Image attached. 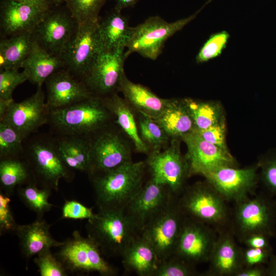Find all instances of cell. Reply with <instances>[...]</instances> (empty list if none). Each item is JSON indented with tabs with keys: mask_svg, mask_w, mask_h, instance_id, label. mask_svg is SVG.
Returning a JSON list of instances; mask_svg holds the SVG:
<instances>
[{
	"mask_svg": "<svg viewBox=\"0 0 276 276\" xmlns=\"http://www.w3.org/2000/svg\"><path fill=\"white\" fill-rule=\"evenodd\" d=\"M32 44L30 33L3 38L0 42V71L21 68Z\"/></svg>",
	"mask_w": 276,
	"mask_h": 276,
	"instance_id": "cell-31",
	"label": "cell"
},
{
	"mask_svg": "<svg viewBox=\"0 0 276 276\" xmlns=\"http://www.w3.org/2000/svg\"><path fill=\"white\" fill-rule=\"evenodd\" d=\"M267 275L266 267L262 265L244 267L236 276H264Z\"/></svg>",
	"mask_w": 276,
	"mask_h": 276,
	"instance_id": "cell-48",
	"label": "cell"
},
{
	"mask_svg": "<svg viewBox=\"0 0 276 276\" xmlns=\"http://www.w3.org/2000/svg\"><path fill=\"white\" fill-rule=\"evenodd\" d=\"M138 130L142 140L157 150L167 143L169 137L161 126L152 118L139 113Z\"/></svg>",
	"mask_w": 276,
	"mask_h": 276,
	"instance_id": "cell-36",
	"label": "cell"
},
{
	"mask_svg": "<svg viewBox=\"0 0 276 276\" xmlns=\"http://www.w3.org/2000/svg\"><path fill=\"white\" fill-rule=\"evenodd\" d=\"M88 237L109 257H122L140 232L124 210L100 209L86 224Z\"/></svg>",
	"mask_w": 276,
	"mask_h": 276,
	"instance_id": "cell-3",
	"label": "cell"
},
{
	"mask_svg": "<svg viewBox=\"0 0 276 276\" xmlns=\"http://www.w3.org/2000/svg\"><path fill=\"white\" fill-rule=\"evenodd\" d=\"M194 130L204 140L220 148L228 149L226 141V121H223L206 129Z\"/></svg>",
	"mask_w": 276,
	"mask_h": 276,
	"instance_id": "cell-43",
	"label": "cell"
},
{
	"mask_svg": "<svg viewBox=\"0 0 276 276\" xmlns=\"http://www.w3.org/2000/svg\"><path fill=\"white\" fill-rule=\"evenodd\" d=\"M78 28V24L70 12L50 9L31 34V37L49 53L61 56Z\"/></svg>",
	"mask_w": 276,
	"mask_h": 276,
	"instance_id": "cell-14",
	"label": "cell"
},
{
	"mask_svg": "<svg viewBox=\"0 0 276 276\" xmlns=\"http://www.w3.org/2000/svg\"><path fill=\"white\" fill-rule=\"evenodd\" d=\"M51 190L38 188L35 183L30 182L19 188L18 193L23 203L39 216L50 211L53 205L49 202Z\"/></svg>",
	"mask_w": 276,
	"mask_h": 276,
	"instance_id": "cell-34",
	"label": "cell"
},
{
	"mask_svg": "<svg viewBox=\"0 0 276 276\" xmlns=\"http://www.w3.org/2000/svg\"><path fill=\"white\" fill-rule=\"evenodd\" d=\"M257 164L260 180L269 194L276 197V154L261 157Z\"/></svg>",
	"mask_w": 276,
	"mask_h": 276,
	"instance_id": "cell-40",
	"label": "cell"
},
{
	"mask_svg": "<svg viewBox=\"0 0 276 276\" xmlns=\"http://www.w3.org/2000/svg\"><path fill=\"white\" fill-rule=\"evenodd\" d=\"M197 273L194 265L173 255L158 264L153 276H192Z\"/></svg>",
	"mask_w": 276,
	"mask_h": 276,
	"instance_id": "cell-39",
	"label": "cell"
},
{
	"mask_svg": "<svg viewBox=\"0 0 276 276\" xmlns=\"http://www.w3.org/2000/svg\"><path fill=\"white\" fill-rule=\"evenodd\" d=\"M105 129L99 131L93 139H89L88 173L92 177L131 161L128 144L118 133Z\"/></svg>",
	"mask_w": 276,
	"mask_h": 276,
	"instance_id": "cell-15",
	"label": "cell"
},
{
	"mask_svg": "<svg viewBox=\"0 0 276 276\" xmlns=\"http://www.w3.org/2000/svg\"><path fill=\"white\" fill-rule=\"evenodd\" d=\"M146 165L152 177L166 186L174 196H180L190 175L188 163L180 152L178 139H172L170 146L163 151L153 150Z\"/></svg>",
	"mask_w": 276,
	"mask_h": 276,
	"instance_id": "cell-10",
	"label": "cell"
},
{
	"mask_svg": "<svg viewBox=\"0 0 276 276\" xmlns=\"http://www.w3.org/2000/svg\"><path fill=\"white\" fill-rule=\"evenodd\" d=\"M107 0H64L71 14L81 24L99 20L100 11Z\"/></svg>",
	"mask_w": 276,
	"mask_h": 276,
	"instance_id": "cell-35",
	"label": "cell"
},
{
	"mask_svg": "<svg viewBox=\"0 0 276 276\" xmlns=\"http://www.w3.org/2000/svg\"><path fill=\"white\" fill-rule=\"evenodd\" d=\"M14 101L13 99H4L0 98V120L4 116L11 104Z\"/></svg>",
	"mask_w": 276,
	"mask_h": 276,
	"instance_id": "cell-52",
	"label": "cell"
},
{
	"mask_svg": "<svg viewBox=\"0 0 276 276\" xmlns=\"http://www.w3.org/2000/svg\"><path fill=\"white\" fill-rule=\"evenodd\" d=\"M178 199V197H174L140 234L153 247L159 263L174 254L186 218L179 206Z\"/></svg>",
	"mask_w": 276,
	"mask_h": 276,
	"instance_id": "cell-8",
	"label": "cell"
},
{
	"mask_svg": "<svg viewBox=\"0 0 276 276\" xmlns=\"http://www.w3.org/2000/svg\"><path fill=\"white\" fill-rule=\"evenodd\" d=\"M56 257L66 271L97 272L103 276L116 274V269L103 257L102 253L89 237L84 238L77 231L59 246Z\"/></svg>",
	"mask_w": 276,
	"mask_h": 276,
	"instance_id": "cell-7",
	"label": "cell"
},
{
	"mask_svg": "<svg viewBox=\"0 0 276 276\" xmlns=\"http://www.w3.org/2000/svg\"><path fill=\"white\" fill-rule=\"evenodd\" d=\"M22 3L28 4L40 10L47 12L50 9L52 2L51 0H17Z\"/></svg>",
	"mask_w": 276,
	"mask_h": 276,
	"instance_id": "cell-49",
	"label": "cell"
},
{
	"mask_svg": "<svg viewBox=\"0 0 276 276\" xmlns=\"http://www.w3.org/2000/svg\"><path fill=\"white\" fill-rule=\"evenodd\" d=\"M41 276H65L66 270L50 249L41 251L34 260Z\"/></svg>",
	"mask_w": 276,
	"mask_h": 276,
	"instance_id": "cell-41",
	"label": "cell"
},
{
	"mask_svg": "<svg viewBox=\"0 0 276 276\" xmlns=\"http://www.w3.org/2000/svg\"><path fill=\"white\" fill-rule=\"evenodd\" d=\"M50 110L45 102L42 86L20 102H13L0 121L13 127L24 141L49 122Z\"/></svg>",
	"mask_w": 276,
	"mask_h": 276,
	"instance_id": "cell-17",
	"label": "cell"
},
{
	"mask_svg": "<svg viewBox=\"0 0 276 276\" xmlns=\"http://www.w3.org/2000/svg\"><path fill=\"white\" fill-rule=\"evenodd\" d=\"M52 3L59 4L62 2H64V0H51Z\"/></svg>",
	"mask_w": 276,
	"mask_h": 276,
	"instance_id": "cell-53",
	"label": "cell"
},
{
	"mask_svg": "<svg viewBox=\"0 0 276 276\" xmlns=\"http://www.w3.org/2000/svg\"><path fill=\"white\" fill-rule=\"evenodd\" d=\"M139 0H115L114 8L122 11L123 9L133 6Z\"/></svg>",
	"mask_w": 276,
	"mask_h": 276,
	"instance_id": "cell-51",
	"label": "cell"
},
{
	"mask_svg": "<svg viewBox=\"0 0 276 276\" xmlns=\"http://www.w3.org/2000/svg\"><path fill=\"white\" fill-rule=\"evenodd\" d=\"M209 262L208 274L219 276H236L244 267L243 250L233 236L223 232L217 237Z\"/></svg>",
	"mask_w": 276,
	"mask_h": 276,
	"instance_id": "cell-22",
	"label": "cell"
},
{
	"mask_svg": "<svg viewBox=\"0 0 276 276\" xmlns=\"http://www.w3.org/2000/svg\"><path fill=\"white\" fill-rule=\"evenodd\" d=\"M112 117L102 98L92 96L68 106L50 110L49 122L60 135L88 137L106 128Z\"/></svg>",
	"mask_w": 276,
	"mask_h": 276,
	"instance_id": "cell-2",
	"label": "cell"
},
{
	"mask_svg": "<svg viewBox=\"0 0 276 276\" xmlns=\"http://www.w3.org/2000/svg\"><path fill=\"white\" fill-rule=\"evenodd\" d=\"M193 119L195 130H203L225 120L221 103L216 101H202L184 99Z\"/></svg>",
	"mask_w": 276,
	"mask_h": 276,
	"instance_id": "cell-32",
	"label": "cell"
},
{
	"mask_svg": "<svg viewBox=\"0 0 276 276\" xmlns=\"http://www.w3.org/2000/svg\"><path fill=\"white\" fill-rule=\"evenodd\" d=\"M102 99L105 106L115 118L117 124L130 139L137 152L147 153L148 147L140 136L132 107L116 93L102 97Z\"/></svg>",
	"mask_w": 276,
	"mask_h": 276,
	"instance_id": "cell-28",
	"label": "cell"
},
{
	"mask_svg": "<svg viewBox=\"0 0 276 276\" xmlns=\"http://www.w3.org/2000/svg\"><path fill=\"white\" fill-rule=\"evenodd\" d=\"M0 98L11 99L12 93L19 85L28 80V77L23 71L9 69L0 71Z\"/></svg>",
	"mask_w": 276,
	"mask_h": 276,
	"instance_id": "cell-42",
	"label": "cell"
},
{
	"mask_svg": "<svg viewBox=\"0 0 276 276\" xmlns=\"http://www.w3.org/2000/svg\"><path fill=\"white\" fill-rule=\"evenodd\" d=\"M229 38V34L226 31L212 34L204 42L196 57L198 63L207 62L220 56Z\"/></svg>",
	"mask_w": 276,
	"mask_h": 276,
	"instance_id": "cell-38",
	"label": "cell"
},
{
	"mask_svg": "<svg viewBox=\"0 0 276 276\" xmlns=\"http://www.w3.org/2000/svg\"><path fill=\"white\" fill-rule=\"evenodd\" d=\"M146 163L132 160L93 176L99 209L125 210L143 183Z\"/></svg>",
	"mask_w": 276,
	"mask_h": 276,
	"instance_id": "cell-1",
	"label": "cell"
},
{
	"mask_svg": "<svg viewBox=\"0 0 276 276\" xmlns=\"http://www.w3.org/2000/svg\"><path fill=\"white\" fill-rule=\"evenodd\" d=\"M217 237L211 226L186 217L173 255L194 265L209 262Z\"/></svg>",
	"mask_w": 276,
	"mask_h": 276,
	"instance_id": "cell-18",
	"label": "cell"
},
{
	"mask_svg": "<svg viewBox=\"0 0 276 276\" xmlns=\"http://www.w3.org/2000/svg\"><path fill=\"white\" fill-rule=\"evenodd\" d=\"M50 225L38 219L26 225H18L15 229L22 253L27 258L36 256L53 247H59L62 242H58L52 237Z\"/></svg>",
	"mask_w": 276,
	"mask_h": 276,
	"instance_id": "cell-25",
	"label": "cell"
},
{
	"mask_svg": "<svg viewBox=\"0 0 276 276\" xmlns=\"http://www.w3.org/2000/svg\"><path fill=\"white\" fill-rule=\"evenodd\" d=\"M121 258L125 269L139 276H153L159 263L153 247L141 235L128 247Z\"/></svg>",
	"mask_w": 276,
	"mask_h": 276,
	"instance_id": "cell-26",
	"label": "cell"
},
{
	"mask_svg": "<svg viewBox=\"0 0 276 276\" xmlns=\"http://www.w3.org/2000/svg\"><path fill=\"white\" fill-rule=\"evenodd\" d=\"M269 237L261 234L250 236L243 240L247 247L257 248H271L269 240Z\"/></svg>",
	"mask_w": 276,
	"mask_h": 276,
	"instance_id": "cell-47",
	"label": "cell"
},
{
	"mask_svg": "<svg viewBox=\"0 0 276 276\" xmlns=\"http://www.w3.org/2000/svg\"><path fill=\"white\" fill-rule=\"evenodd\" d=\"M54 140L59 154L71 169L88 172L90 142L88 137L60 135Z\"/></svg>",
	"mask_w": 276,
	"mask_h": 276,
	"instance_id": "cell-30",
	"label": "cell"
},
{
	"mask_svg": "<svg viewBox=\"0 0 276 276\" xmlns=\"http://www.w3.org/2000/svg\"><path fill=\"white\" fill-rule=\"evenodd\" d=\"M124 98L138 113L153 119L160 116L168 105L169 99L159 97L146 87L130 81L125 75L119 86Z\"/></svg>",
	"mask_w": 276,
	"mask_h": 276,
	"instance_id": "cell-23",
	"label": "cell"
},
{
	"mask_svg": "<svg viewBox=\"0 0 276 276\" xmlns=\"http://www.w3.org/2000/svg\"><path fill=\"white\" fill-rule=\"evenodd\" d=\"M225 201L206 180L186 187L178 199L186 217L216 228L222 227L228 221Z\"/></svg>",
	"mask_w": 276,
	"mask_h": 276,
	"instance_id": "cell-4",
	"label": "cell"
},
{
	"mask_svg": "<svg viewBox=\"0 0 276 276\" xmlns=\"http://www.w3.org/2000/svg\"><path fill=\"white\" fill-rule=\"evenodd\" d=\"M186 144L185 156L190 176L225 166L237 167V162L228 149L212 144L202 139L194 130L181 139Z\"/></svg>",
	"mask_w": 276,
	"mask_h": 276,
	"instance_id": "cell-19",
	"label": "cell"
},
{
	"mask_svg": "<svg viewBox=\"0 0 276 276\" xmlns=\"http://www.w3.org/2000/svg\"><path fill=\"white\" fill-rule=\"evenodd\" d=\"M202 176L225 201L235 203L248 198L260 180L258 164L244 168L220 167Z\"/></svg>",
	"mask_w": 276,
	"mask_h": 276,
	"instance_id": "cell-12",
	"label": "cell"
},
{
	"mask_svg": "<svg viewBox=\"0 0 276 276\" xmlns=\"http://www.w3.org/2000/svg\"><path fill=\"white\" fill-rule=\"evenodd\" d=\"M153 119L172 139H181L195 129L193 119L184 99H169L163 112Z\"/></svg>",
	"mask_w": 276,
	"mask_h": 276,
	"instance_id": "cell-27",
	"label": "cell"
},
{
	"mask_svg": "<svg viewBox=\"0 0 276 276\" xmlns=\"http://www.w3.org/2000/svg\"><path fill=\"white\" fill-rule=\"evenodd\" d=\"M98 22L78 25L76 33L60 56L64 68L81 80L104 50Z\"/></svg>",
	"mask_w": 276,
	"mask_h": 276,
	"instance_id": "cell-9",
	"label": "cell"
},
{
	"mask_svg": "<svg viewBox=\"0 0 276 276\" xmlns=\"http://www.w3.org/2000/svg\"><path fill=\"white\" fill-rule=\"evenodd\" d=\"M99 30L105 50L125 49L130 40L132 28L121 11L114 9L101 20Z\"/></svg>",
	"mask_w": 276,
	"mask_h": 276,
	"instance_id": "cell-29",
	"label": "cell"
},
{
	"mask_svg": "<svg viewBox=\"0 0 276 276\" xmlns=\"http://www.w3.org/2000/svg\"><path fill=\"white\" fill-rule=\"evenodd\" d=\"M24 140L11 125L0 121V157L18 158L24 152Z\"/></svg>",
	"mask_w": 276,
	"mask_h": 276,
	"instance_id": "cell-37",
	"label": "cell"
},
{
	"mask_svg": "<svg viewBox=\"0 0 276 276\" xmlns=\"http://www.w3.org/2000/svg\"><path fill=\"white\" fill-rule=\"evenodd\" d=\"M46 12L17 0H1L0 26L5 37L32 33Z\"/></svg>",
	"mask_w": 276,
	"mask_h": 276,
	"instance_id": "cell-21",
	"label": "cell"
},
{
	"mask_svg": "<svg viewBox=\"0 0 276 276\" xmlns=\"http://www.w3.org/2000/svg\"><path fill=\"white\" fill-rule=\"evenodd\" d=\"M175 196L166 186L151 177L124 210L141 233Z\"/></svg>",
	"mask_w": 276,
	"mask_h": 276,
	"instance_id": "cell-16",
	"label": "cell"
},
{
	"mask_svg": "<svg viewBox=\"0 0 276 276\" xmlns=\"http://www.w3.org/2000/svg\"><path fill=\"white\" fill-rule=\"evenodd\" d=\"M9 197L0 194V228L2 231H15L17 224L12 214Z\"/></svg>",
	"mask_w": 276,
	"mask_h": 276,
	"instance_id": "cell-46",
	"label": "cell"
},
{
	"mask_svg": "<svg viewBox=\"0 0 276 276\" xmlns=\"http://www.w3.org/2000/svg\"><path fill=\"white\" fill-rule=\"evenodd\" d=\"M31 51L24 62L22 67L28 80L37 86H42L45 80L56 72L64 68L60 56L53 55L33 40Z\"/></svg>",
	"mask_w": 276,
	"mask_h": 276,
	"instance_id": "cell-24",
	"label": "cell"
},
{
	"mask_svg": "<svg viewBox=\"0 0 276 276\" xmlns=\"http://www.w3.org/2000/svg\"><path fill=\"white\" fill-rule=\"evenodd\" d=\"M210 2L208 1L193 14L174 22H169L159 16H155L132 27L126 47V56L137 53L145 58L156 60L162 53L166 40L195 19Z\"/></svg>",
	"mask_w": 276,
	"mask_h": 276,
	"instance_id": "cell-5",
	"label": "cell"
},
{
	"mask_svg": "<svg viewBox=\"0 0 276 276\" xmlns=\"http://www.w3.org/2000/svg\"><path fill=\"white\" fill-rule=\"evenodd\" d=\"M47 105L50 110L63 108L94 96L84 83L63 68L45 81Z\"/></svg>",
	"mask_w": 276,
	"mask_h": 276,
	"instance_id": "cell-20",
	"label": "cell"
},
{
	"mask_svg": "<svg viewBox=\"0 0 276 276\" xmlns=\"http://www.w3.org/2000/svg\"><path fill=\"white\" fill-rule=\"evenodd\" d=\"M27 150L30 171L43 188L57 190L60 179L70 178L71 169L61 158L54 140L37 139Z\"/></svg>",
	"mask_w": 276,
	"mask_h": 276,
	"instance_id": "cell-11",
	"label": "cell"
},
{
	"mask_svg": "<svg viewBox=\"0 0 276 276\" xmlns=\"http://www.w3.org/2000/svg\"><path fill=\"white\" fill-rule=\"evenodd\" d=\"M267 264V275L276 276V256L272 254Z\"/></svg>",
	"mask_w": 276,
	"mask_h": 276,
	"instance_id": "cell-50",
	"label": "cell"
},
{
	"mask_svg": "<svg viewBox=\"0 0 276 276\" xmlns=\"http://www.w3.org/2000/svg\"><path fill=\"white\" fill-rule=\"evenodd\" d=\"M272 254L271 248L247 247L243 250L244 267H249L267 263Z\"/></svg>",
	"mask_w": 276,
	"mask_h": 276,
	"instance_id": "cell-45",
	"label": "cell"
},
{
	"mask_svg": "<svg viewBox=\"0 0 276 276\" xmlns=\"http://www.w3.org/2000/svg\"><path fill=\"white\" fill-rule=\"evenodd\" d=\"M234 224L243 240L256 234L271 237L276 233V202L265 194L235 203Z\"/></svg>",
	"mask_w": 276,
	"mask_h": 276,
	"instance_id": "cell-6",
	"label": "cell"
},
{
	"mask_svg": "<svg viewBox=\"0 0 276 276\" xmlns=\"http://www.w3.org/2000/svg\"><path fill=\"white\" fill-rule=\"evenodd\" d=\"M127 57L125 49L103 50L81 80L94 96L102 98L116 93L125 75Z\"/></svg>",
	"mask_w": 276,
	"mask_h": 276,
	"instance_id": "cell-13",
	"label": "cell"
},
{
	"mask_svg": "<svg viewBox=\"0 0 276 276\" xmlns=\"http://www.w3.org/2000/svg\"><path fill=\"white\" fill-rule=\"evenodd\" d=\"M28 163L18 158H8L1 159L0 182L2 187L11 192L17 186L27 182L31 175Z\"/></svg>",
	"mask_w": 276,
	"mask_h": 276,
	"instance_id": "cell-33",
	"label": "cell"
},
{
	"mask_svg": "<svg viewBox=\"0 0 276 276\" xmlns=\"http://www.w3.org/2000/svg\"><path fill=\"white\" fill-rule=\"evenodd\" d=\"M95 215L91 208L76 200L66 201L62 208V219L90 220Z\"/></svg>",
	"mask_w": 276,
	"mask_h": 276,
	"instance_id": "cell-44",
	"label": "cell"
}]
</instances>
